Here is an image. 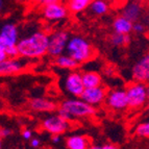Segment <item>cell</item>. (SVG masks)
Masks as SVG:
<instances>
[{
	"mask_svg": "<svg viewBox=\"0 0 149 149\" xmlns=\"http://www.w3.org/2000/svg\"><path fill=\"white\" fill-rule=\"evenodd\" d=\"M48 44H49V35L42 30H38L20 38L17 48L19 56L23 60H35L40 58L47 54Z\"/></svg>",
	"mask_w": 149,
	"mask_h": 149,
	"instance_id": "cell-1",
	"label": "cell"
},
{
	"mask_svg": "<svg viewBox=\"0 0 149 149\" xmlns=\"http://www.w3.org/2000/svg\"><path fill=\"white\" fill-rule=\"evenodd\" d=\"M95 114L96 109L94 107L77 98H69L64 100L57 109V115L69 122L73 119L91 118Z\"/></svg>",
	"mask_w": 149,
	"mask_h": 149,
	"instance_id": "cell-2",
	"label": "cell"
},
{
	"mask_svg": "<svg viewBox=\"0 0 149 149\" xmlns=\"http://www.w3.org/2000/svg\"><path fill=\"white\" fill-rule=\"evenodd\" d=\"M66 54L71 56L78 64H84L95 56V49L86 38L81 36H72L68 42Z\"/></svg>",
	"mask_w": 149,
	"mask_h": 149,
	"instance_id": "cell-3",
	"label": "cell"
},
{
	"mask_svg": "<svg viewBox=\"0 0 149 149\" xmlns=\"http://www.w3.org/2000/svg\"><path fill=\"white\" fill-rule=\"evenodd\" d=\"M70 35L67 30H55L51 35H49V44H48L47 54L53 60L61 55L65 54Z\"/></svg>",
	"mask_w": 149,
	"mask_h": 149,
	"instance_id": "cell-4",
	"label": "cell"
},
{
	"mask_svg": "<svg viewBox=\"0 0 149 149\" xmlns=\"http://www.w3.org/2000/svg\"><path fill=\"white\" fill-rule=\"evenodd\" d=\"M42 4V16L48 21H60L69 16L66 4L57 0H44Z\"/></svg>",
	"mask_w": 149,
	"mask_h": 149,
	"instance_id": "cell-5",
	"label": "cell"
},
{
	"mask_svg": "<svg viewBox=\"0 0 149 149\" xmlns=\"http://www.w3.org/2000/svg\"><path fill=\"white\" fill-rule=\"evenodd\" d=\"M41 127L51 136H62L71 127V123L58 115H50L42 120Z\"/></svg>",
	"mask_w": 149,
	"mask_h": 149,
	"instance_id": "cell-6",
	"label": "cell"
},
{
	"mask_svg": "<svg viewBox=\"0 0 149 149\" xmlns=\"http://www.w3.org/2000/svg\"><path fill=\"white\" fill-rule=\"evenodd\" d=\"M147 87L144 84L140 82H134L130 84L125 89L128 99V107L129 109H139L145 104L147 101Z\"/></svg>",
	"mask_w": 149,
	"mask_h": 149,
	"instance_id": "cell-7",
	"label": "cell"
},
{
	"mask_svg": "<svg viewBox=\"0 0 149 149\" xmlns=\"http://www.w3.org/2000/svg\"><path fill=\"white\" fill-rule=\"evenodd\" d=\"M64 90L74 98L81 97L86 88L82 81V75L79 71H70L66 75L64 79Z\"/></svg>",
	"mask_w": 149,
	"mask_h": 149,
	"instance_id": "cell-8",
	"label": "cell"
},
{
	"mask_svg": "<svg viewBox=\"0 0 149 149\" xmlns=\"http://www.w3.org/2000/svg\"><path fill=\"white\" fill-rule=\"evenodd\" d=\"M20 41V32L19 28L15 23H5L0 28V44L4 49L10 47H17Z\"/></svg>",
	"mask_w": 149,
	"mask_h": 149,
	"instance_id": "cell-9",
	"label": "cell"
},
{
	"mask_svg": "<svg viewBox=\"0 0 149 149\" xmlns=\"http://www.w3.org/2000/svg\"><path fill=\"white\" fill-rule=\"evenodd\" d=\"M107 107L116 112L124 111L128 107V99L125 90L115 89L107 93V99H105Z\"/></svg>",
	"mask_w": 149,
	"mask_h": 149,
	"instance_id": "cell-10",
	"label": "cell"
},
{
	"mask_svg": "<svg viewBox=\"0 0 149 149\" xmlns=\"http://www.w3.org/2000/svg\"><path fill=\"white\" fill-rule=\"evenodd\" d=\"M107 90L105 87L101 86V87L97 88H91V89H86L82 93L80 99L84 100L86 103L92 105V107H96L105 101L107 96Z\"/></svg>",
	"mask_w": 149,
	"mask_h": 149,
	"instance_id": "cell-11",
	"label": "cell"
},
{
	"mask_svg": "<svg viewBox=\"0 0 149 149\" xmlns=\"http://www.w3.org/2000/svg\"><path fill=\"white\" fill-rule=\"evenodd\" d=\"M27 66V61L23 58H6L0 63V76H10L22 72Z\"/></svg>",
	"mask_w": 149,
	"mask_h": 149,
	"instance_id": "cell-12",
	"label": "cell"
},
{
	"mask_svg": "<svg viewBox=\"0 0 149 149\" xmlns=\"http://www.w3.org/2000/svg\"><path fill=\"white\" fill-rule=\"evenodd\" d=\"M132 76L136 82L145 84L149 81V53L141 57L132 66Z\"/></svg>",
	"mask_w": 149,
	"mask_h": 149,
	"instance_id": "cell-13",
	"label": "cell"
},
{
	"mask_svg": "<svg viewBox=\"0 0 149 149\" xmlns=\"http://www.w3.org/2000/svg\"><path fill=\"white\" fill-rule=\"evenodd\" d=\"M29 107L37 113H53L58 107L54 101L45 98H32L29 101Z\"/></svg>",
	"mask_w": 149,
	"mask_h": 149,
	"instance_id": "cell-14",
	"label": "cell"
},
{
	"mask_svg": "<svg viewBox=\"0 0 149 149\" xmlns=\"http://www.w3.org/2000/svg\"><path fill=\"white\" fill-rule=\"evenodd\" d=\"M142 12H143V8H142L141 3L137 2V1H132V2L126 3L123 6L121 16L126 18L127 20H129L132 23H136L139 22L142 16Z\"/></svg>",
	"mask_w": 149,
	"mask_h": 149,
	"instance_id": "cell-15",
	"label": "cell"
},
{
	"mask_svg": "<svg viewBox=\"0 0 149 149\" xmlns=\"http://www.w3.org/2000/svg\"><path fill=\"white\" fill-rule=\"evenodd\" d=\"M66 147L67 149H88L91 146L90 138L82 134H72L66 139Z\"/></svg>",
	"mask_w": 149,
	"mask_h": 149,
	"instance_id": "cell-16",
	"label": "cell"
},
{
	"mask_svg": "<svg viewBox=\"0 0 149 149\" xmlns=\"http://www.w3.org/2000/svg\"><path fill=\"white\" fill-rule=\"evenodd\" d=\"M132 25H134V23L127 20L126 18L122 17V16H118L114 19L112 26L114 32H116V33L129 36V33L132 31Z\"/></svg>",
	"mask_w": 149,
	"mask_h": 149,
	"instance_id": "cell-17",
	"label": "cell"
},
{
	"mask_svg": "<svg viewBox=\"0 0 149 149\" xmlns=\"http://www.w3.org/2000/svg\"><path fill=\"white\" fill-rule=\"evenodd\" d=\"M82 81L85 85L86 89H91V88H97L102 86V76L100 73L96 71H86L81 73Z\"/></svg>",
	"mask_w": 149,
	"mask_h": 149,
	"instance_id": "cell-18",
	"label": "cell"
},
{
	"mask_svg": "<svg viewBox=\"0 0 149 149\" xmlns=\"http://www.w3.org/2000/svg\"><path fill=\"white\" fill-rule=\"evenodd\" d=\"M54 65L56 67L61 68V69H66V70H71V71H74L78 68L79 64L77 62H75L72 57L69 56L68 54H63L61 56L56 57L53 61Z\"/></svg>",
	"mask_w": 149,
	"mask_h": 149,
	"instance_id": "cell-19",
	"label": "cell"
},
{
	"mask_svg": "<svg viewBox=\"0 0 149 149\" xmlns=\"http://www.w3.org/2000/svg\"><path fill=\"white\" fill-rule=\"evenodd\" d=\"M91 2V0H70L67 1L66 6L69 10V14H79L89 8Z\"/></svg>",
	"mask_w": 149,
	"mask_h": 149,
	"instance_id": "cell-20",
	"label": "cell"
},
{
	"mask_svg": "<svg viewBox=\"0 0 149 149\" xmlns=\"http://www.w3.org/2000/svg\"><path fill=\"white\" fill-rule=\"evenodd\" d=\"M109 5L103 0H94L90 4V12L95 16H103L109 12Z\"/></svg>",
	"mask_w": 149,
	"mask_h": 149,
	"instance_id": "cell-21",
	"label": "cell"
},
{
	"mask_svg": "<svg viewBox=\"0 0 149 149\" xmlns=\"http://www.w3.org/2000/svg\"><path fill=\"white\" fill-rule=\"evenodd\" d=\"M129 42H130V37L129 36L120 35V33H116V32H113L112 35L109 36V43L113 46H116V47L126 46Z\"/></svg>",
	"mask_w": 149,
	"mask_h": 149,
	"instance_id": "cell-22",
	"label": "cell"
},
{
	"mask_svg": "<svg viewBox=\"0 0 149 149\" xmlns=\"http://www.w3.org/2000/svg\"><path fill=\"white\" fill-rule=\"evenodd\" d=\"M136 134L142 138H149V122L140 123L134 130Z\"/></svg>",
	"mask_w": 149,
	"mask_h": 149,
	"instance_id": "cell-23",
	"label": "cell"
},
{
	"mask_svg": "<svg viewBox=\"0 0 149 149\" xmlns=\"http://www.w3.org/2000/svg\"><path fill=\"white\" fill-rule=\"evenodd\" d=\"M146 30V26H145L144 23L142 22H136L132 25V31L136 32V33H143Z\"/></svg>",
	"mask_w": 149,
	"mask_h": 149,
	"instance_id": "cell-24",
	"label": "cell"
},
{
	"mask_svg": "<svg viewBox=\"0 0 149 149\" xmlns=\"http://www.w3.org/2000/svg\"><path fill=\"white\" fill-rule=\"evenodd\" d=\"M13 134V130L8 127H0V139H5Z\"/></svg>",
	"mask_w": 149,
	"mask_h": 149,
	"instance_id": "cell-25",
	"label": "cell"
},
{
	"mask_svg": "<svg viewBox=\"0 0 149 149\" xmlns=\"http://www.w3.org/2000/svg\"><path fill=\"white\" fill-rule=\"evenodd\" d=\"M22 138L24 140H31L32 139V132L30 129L28 128H25L22 130Z\"/></svg>",
	"mask_w": 149,
	"mask_h": 149,
	"instance_id": "cell-26",
	"label": "cell"
},
{
	"mask_svg": "<svg viewBox=\"0 0 149 149\" xmlns=\"http://www.w3.org/2000/svg\"><path fill=\"white\" fill-rule=\"evenodd\" d=\"M30 146L32 148H39L41 146V140L39 138H32L30 140Z\"/></svg>",
	"mask_w": 149,
	"mask_h": 149,
	"instance_id": "cell-27",
	"label": "cell"
},
{
	"mask_svg": "<svg viewBox=\"0 0 149 149\" xmlns=\"http://www.w3.org/2000/svg\"><path fill=\"white\" fill-rule=\"evenodd\" d=\"M6 58H8V55H6V52H5L4 47L0 44V63L3 62L4 60H6Z\"/></svg>",
	"mask_w": 149,
	"mask_h": 149,
	"instance_id": "cell-28",
	"label": "cell"
},
{
	"mask_svg": "<svg viewBox=\"0 0 149 149\" xmlns=\"http://www.w3.org/2000/svg\"><path fill=\"white\" fill-rule=\"evenodd\" d=\"M61 140H62V136H51V142H52L53 144L60 143Z\"/></svg>",
	"mask_w": 149,
	"mask_h": 149,
	"instance_id": "cell-29",
	"label": "cell"
},
{
	"mask_svg": "<svg viewBox=\"0 0 149 149\" xmlns=\"http://www.w3.org/2000/svg\"><path fill=\"white\" fill-rule=\"evenodd\" d=\"M102 149H120V148L114 144H105L102 146Z\"/></svg>",
	"mask_w": 149,
	"mask_h": 149,
	"instance_id": "cell-30",
	"label": "cell"
},
{
	"mask_svg": "<svg viewBox=\"0 0 149 149\" xmlns=\"http://www.w3.org/2000/svg\"><path fill=\"white\" fill-rule=\"evenodd\" d=\"M88 149H102V146H100V145H96V144H92Z\"/></svg>",
	"mask_w": 149,
	"mask_h": 149,
	"instance_id": "cell-31",
	"label": "cell"
},
{
	"mask_svg": "<svg viewBox=\"0 0 149 149\" xmlns=\"http://www.w3.org/2000/svg\"><path fill=\"white\" fill-rule=\"evenodd\" d=\"M3 8H4V2H3L2 0H0V14H1V12H2Z\"/></svg>",
	"mask_w": 149,
	"mask_h": 149,
	"instance_id": "cell-32",
	"label": "cell"
},
{
	"mask_svg": "<svg viewBox=\"0 0 149 149\" xmlns=\"http://www.w3.org/2000/svg\"><path fill=\"white\" fill-rule=\"evenodd\" d=\"M145 23H146L147 25H149V13L145 16Z\"/></svg>",
	"mask_w": 149,
	"mask_h": 149,
	"instance_id": "cell-33",
	"label": "cell"
},
{
	"mask_svg": "<svg viewBox=\"0 0 149 149\" xmlns=\"http://www.w3.org/2000/svg\"><path fill=\"white\" fill-rule=\"evenodd\" d=\"M146 93H147V100H149V86L146 89Z\"/></svg>",
	"mask_w": 149,
	"mask_h": 149,
	"instance_id": "cell-34",
	"label": "cell"
},
{
	"mask_svg": "<svg viewBox=\"0 0 149 149\" xmlns=\"http://www.w3.org/2000/svg\"><path fill=\"white\" fill-rule=\"evenodd\" d=\"M0 149H2V140L0 139Z\"/></svg>",
	"mask_w": 149,
	"mask_h": 149,
	"instance_id": "cell-35",
	"label": "cell"
},
{
	"mask_svg": "<svg viewBox=\"0 0 149 149\" xmlns=\"http://www.w3.org/2000/svg\"><path fill=\"white\" fill-rule=\"evenodd\" d=\"M146 37L148 38V39H149V30H148V31L146 32Z\"/></svg>",
	"mask_w": 149,
	"mask_h": 149,
	"instance_id": "cell-36",
	"label": "cell"
},
{
	"mask_svg": "<svg viewBox=\"0 0 149 149\" xmlns=\"http://www.w3.org/2000/svg\"><path fill=\"white\" fill-rule=\"evenodd\" d=\"M147 109H148V112H149V104H148V107H147Z\"/></svg>",
	"mask_w": 149,
	"mask_h": 149,
	"instance_id": "cell-37",
	"label": "cell"
}]
</instances>
